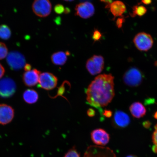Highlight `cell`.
<instances>
[{"label":"cell","mask_w":157,"mask_h":157,"mask_svg":"<svg viewBox=\"0 0 157 157\" xmlns=\"http://www.w3.org/2000/svg\"><path fill=\"white\" fill-rule=\"evenodd\" d=\"M114 79L111 74H101L97 76L86 91L88 103L97 109L109 105L115 95Z\"/></svg>","instance_id":"1"},{"label":"cell","mask_w":157,"mask_h":157,"mask_svg":"<svg viewBox=\"0 0 157 157\" xmlns=\"http://www.w3.org/2000/svg\"><path fill=\"white\" fill-rule=\"evenodd\" d=\"M143 75L138 69L131 68L124 75L123 80L126 85L131 87H136L143 81Z\"/></svg>","instance_id":"2"},{"label":"cell","mask_w":157,"mask_h":157,"mask_svg":"<svg viewBox=\"0 0 157 157\" xmlns=\"http://www.w3.org/2000/svg\"><path fill=\"white\" fill-rule=\"evenodd\" d=\"M105 65L102 56L94 55L88 59L86 63V67L92 75H96L102 71Z\"/></svg>","instance_id":"3"},{"label":"cell","mask_w":157,"mask_h":157,"mask_svg":"<svg viewBox=\"0 0 157 157\" xmlns=\"http://www.w3.org/2000/svg\"><path fill=\"white\" fill-rule=\"evenodd\" d=\"M32 9L35 14L38 17H46L50 14L52 5L49 0H35Z\"/></svg>","instance_id":"4"},{"label":"cell","mask_w":157,"mask_h":157,"mask_svg":"<svg viewBox=\"0 0 157 157\" xmlns=\"http://www.w3.org/2000/svg\"><path fill=\"white\" fill-rule=\"evenodd\" d=\"M135 46L139 50L147 51L151 48L154 41L151 36L145 33H139L133 40Z\"/></svg>","instance_id":"5"},{"label":"cell","mask_w":157,"mask_h":157,"mask_svg":"<svg viewBox=\"0 0 157 157\" xmlns=\"http://www.w3.org/2000/svg\"><path fill=\"white\" fill-rule=\"evenodd\" d=\"M7 62L10 67L15 70L21 69L25 64V56L17 51H13L8 54Z\"/></svg>","instance_id":"6"},{"label":"cell","mask_w":157,"mask_h":157,"mask_svg":"<svg viewBox=\"0 0 157 157\" xmlns=\"http://www.w3.org/2000/svg\"><path fill=\"white\" fill-rule=\"evenodd\" d=\"M84 157H116L113 151L107 147L99 146L88 147Z\"/></svg>","instance_id":"7"},{"label":"cell","mask_w":157,"mask_h":157,"mask_svg":"<svg viewBox=\"0 0 157 157\" xmlns=\"http://www.w3.org/2000/svg\"><path fill=\"white\" fill-rule=\"evenodd\" d=\"M16 90L15 82L9 78L0 80V97L9 98L14 94Z\"/></svg>","instance_id":"8"},{"label":"cell","mask_w":157,"mask_h":157,"mask_svg":"<svg viewBox=\"0 0 157 157\" xmlns=\"http://www.w3.org/2000/svg\"><path fill=\"white\" fill-rule=\"evenodd\" d=\"M58 81L57 78L54 74L46 72L40 74L39 83L40 87L43 89L50 90L56 87Z\"/></svg>","instance_id":"9"},{"label":"cell","mask_w":157,"mask_h":157,"mask_svg":"<svg viewBox=\"0 0 157 157\" xmlns=\"http://www.w3.org/2000/svg\"><path fill=\"white\" fill-rule=\"evenodd\" d=\"M91 137L93 142L98 146H104L109 143V135L106 131L101 128L94 129L91 133Z\"/></svg>","instance_id":"10"},{"label":"cell","mask_w":157,"mask_h":157,"mask_svg":"<svg viewBox=\"0 0 157 157\" xmlns=\"http://www.w3.org/2000/svg\"><path fill=\"white\" fill-rule=\"evenodd\" d=\"M75 10L76 15L84 19L90 18L95 13L94 5L88 2L78 4L76 6Z\"/></svg>","instance_id":"11"},{"label":"cell","mask_w":157,"mask_h":157,"mask_svg":"<svg viewBox=\"0 0 157 157\" xmlns=\"http://www.w3.org/2000/svg\"><path fill=\"white\" fill-rule=\"evenodd\" d=\"M14 110L6 104L0 105V124L6 125L10 123L14 117Z\"/></svg>","instance_id":"12"},{"label":"cell","mask_w":157,"mask_h":157,"mask_svg":"<svg viewBox=\"0 0 157 157\" xmlns=\"http://www.w3.org/2000/svg\"><path fill=\"white\" fill-rule=\"evenodd\" d=\"M40 74V72L36 69L25 72L23 75V82L28 87L35 86L39 82Z\"/></svg>","instance_id":"13"},{"label":"cell","mask_w":157,"mask_h":157,"mask_svg":"<svg viewBox=\"0 0 157 157\" xmlns=\"http://www.w3.org/2000/svg\"><path fill=\"white\" fill-rule=\"evenodd\" d=\"M113 124L120 128H124L130 122V117L127 113L121 111H116L113 119Z\"/></svg>","instance_id":"14"},{"label":"cell","mask_w":157,"mask_h":157,"mask_svg":"<svg viewBox=\"0 0 157 157\" xmlns=\"http://www.w3.org/2000/svg\"><path fill=\"white\" fill-rule=\"evenodd\" d=\"M129 110L132 116L137 119H140L144 117L146 113V108L139 102L133 103L129 107Z\"/></svg>","instance_id":"15"},{"label":"cell","mask_w":157,"mask_h":157,"mask_svg":"<svg viewBox=\"0 0 157 157\" xmlns=\"http://www.w3.org/2000/svg\"><path fill=\"white\" fill-rule=\"evenodd\" d=\"M109 8L111 13L115 17L121 16L126 11L124 4L120 1H115L110 5Z\"/></svg>","instance_id":"16"},{"label":"cell","mask_w":157,"mask_h":157,"mask_svg":"<svg viewBox=\"0 0 157 157\" xmlns=\"http://www.w3.org/2000/svg\"><path fill=\"white\" fill-rule=\"evenodd\" d=\"M70 55L68 52H59L54 53L51 56L52 63L56 65L62 66L66 63L67 57Z\"/></svg>","instance_id":"17"},{"label":"cell","mask_w":157,"mask_h":157,"mask_svg":"<svg viewBox=\"0 0 157 157\" xmlns=\"http://www.w3.org/2000/svg\"><path fill=\"white\" fill-rule=\"evenodd\" d=\"M24 101L27 103L32 104L38 101L39 96L38 93L33 89L26 90L23 94Z\"/></svg>","instance_id":"18"},{"label":"cell","mask_w":157,"mask_h":157,"mask_svg":"<svg viewBox=\"0 0 157 157\" xmlns=\"http://www.w3.org/2000/svg\"><path fill=\"white\" fill-rule=\"evenodd\" d=\"M11 35V30L8 26L6 25H0V38L8 40L10 38Z\"/></svg>","instance_id":"19"},{"label":"cell","mask_w":157,"mask_h":157,"mask_svg":"<svg viewBox=\"0 0 157 157\" xmlns=\"http://www.w3.org/2000/svg\"><path fill=\"white\" fill-rule=\"evenodd\" d=\"M147 12L146 8L142 6H136L133 9V15H136L142 16Z\"/></svg>","instance_id":"20"},{"label":"cell","mask_w":157,"mask_h":157,"mask_svg":"<svg viewBox=\"0 0 157 157\" xmlns=\"http://www.w3.org/2000/svg\"><path fill=\"white\" fill-rule=\"evenodd\" d=\"M8 54V51L6 46L4 43L0 42V60L6 57Z\"/></svg>","instance_id":"21"},{"label":"cell","mask_w":157,"mask_h":157,"mask_svg":"<svg viewBox=\"0 0 157 157\" xmlns=\"http://www.w3.org/2000/svg\"><path fill=\"white\" fill-rule=\"evenodd\" d=\"M153 146L152 150L157 154V123L155 127V130L152 136Z\"/></svg>","instance_id":"22"},{"label":"cell","mask_w":157,"mask_h":157,"mask_svg":"<svg viewBox=\"0 0 157 157\" xmlns=\"http://www.w3.org/2000/svg\"><path fill=\"white\" fill-rule=\"evenodd\" d=\"M64 157H80V156L75 148H72L68 151Z\"/></svg>","instance_id":"23"},{"label":"cell","mask_w":157,"mask_h":157,"mask_svg":"<svg viewBox=\"0 0 157 157\" xmlns=\"http://www.w3.org/2000/svg\"><path fill=\"white\" fill-rule=\"evenodd\" d=\"M54 10L56 13L58 14H61L65 12L66 9L64 8L63 5L58 4L55 6Z\"/></svg>","instance_id":"24"},{"label":"cell","mask_w":157,"mask_h":157,"mask_svg":"<svg viewBox=\"0 0 157 157\" xmlns=\"http://www.w3.org/2000/svg\"><path fill=\"white\" fill-rule=\"evenodd\" d=\"M102 35L101 32L98 29L94 31L93 35V39L94 41H99L101 39Z\"/></svg>","instance_id":"25"},{"label":"cell","mask_w":157,"mask_h":157,"mask_svg":"<svg viewBox=\"0 0 157 157\" xmlns=\"http://www.w3.org/2000/svg\"><path fill=\"white\" fill-rule=\"evenodd\" d=\"M103 115L105 117L109 118L112 116V112L110 110H105L103 113Z\"/></svg>","instance_id":"26"},{"label":"cell","mask_w":157,"mask_h":157,"mask_svg":"<svg viewBox=\"0 0 157 157\" xmlns=\"http://www.w3.org/2000/svg\"><path fill=\"white\" fill-rule=\"evenodd\" d=\"M87 114L88 117H93L95 115V111L93 109H90L87 110Z\"/></svg>","instance_id":"27"},{"label":"cell","mask_w":157,"mask_h":157,"mask_svg":"<svg viewBox=\"0 0 157 157\" xmlns=\"http://www.w3.org/2000/svg\"><path fill=\"white\" fill-rule=\"evenodd\" d=\"M5 73V69L2 65L0 63V78H1Z\"/></svg>","instance_id":"28"},{"label":"cell","mask_w":157,"mask_h":157,"mask_svg":"<svg viewBox=\"0 0 157 157\" xmlns=\"http://www.w3.org/2000/svg\"><path fill=\"white\" fill-rule=\"evenodd\" d=\"M101 1L106 4V7L109 8L110 5L112 3L113 0H101Z\"/></svg>","instance_id":"29"},{"label":"cell","mask_w":157,"mask_h":157,"mask_svg":"<svg viewBox=\"0 0 157 157\" xmlns=\"http://www.w3.org/2000/svg\"><path fill=\"white\" fill-rule=\"evenodd\" d=\"M31 66L30 64H26L24 66V69L25 71H28L31 70Z\"/></svg>","instance_id":"30"},{"label":"cell","mask_w":157,"mask_h":157,"mask_svg":"<svg viewBox=\"0 0 157 157\" xmlns=\"http://www.w3.org/2000/svg\"><path fill=\"white\" fill-rule=\"evenodd\" d=\"M122 19H118L117 20V25L118 27H120L121 25V23H122Z\"/></svg>","instance_id":"31"},{"label":"cell","mask_w":157,"mask_h":157,"mask_svg":"<svg viewBox=\"0 0 157 157\" xmlns=\"http://www.w3.org/2000/svg\"><path fill=\"white\" fill-rule=\"evenodd\" d=\"M142 2L145 4L148 5L151 2V0H143Z\"/></svg>","instance_id":"32"},{"label":"cell","mask_w":157,"mask_h":157,"mask_svg":"<svg viewBox=\"0 0 157 157\" xmlns=\"http://www.w3.org/2000/svg\"><path fill=\"white\" fill-rule=\"evenodd\" d=\"M154 117L157 120V111L155 113Z\"/></svg>","instance_id":"33"},{"label":"cell","mask_w":157,"mask_h":157,"mask_svg":"<svg viewBox=\"0 0 157 157\" xmlns=\"http://www.w3.org/2000/svg\"><path fill=\"white\" fill-rule=\"evenodd\" d=\"M126 157H137L135 155H128Z\"/></svg>","instance_id":"34"},{"label":"cell","mask_w":157,"mask_h":157,"mask_svg":"<svg viewBox=\"0 0 157 157\" xmlns=\"http://www.w3.org/2000/svg\"><path fill=\"white\" fill-rule=\"evenodd\" d=\"M64 1L68 2H71L72 1H74V0H64Z\"/></svg>","instance_id":"35"}]
</instances>
